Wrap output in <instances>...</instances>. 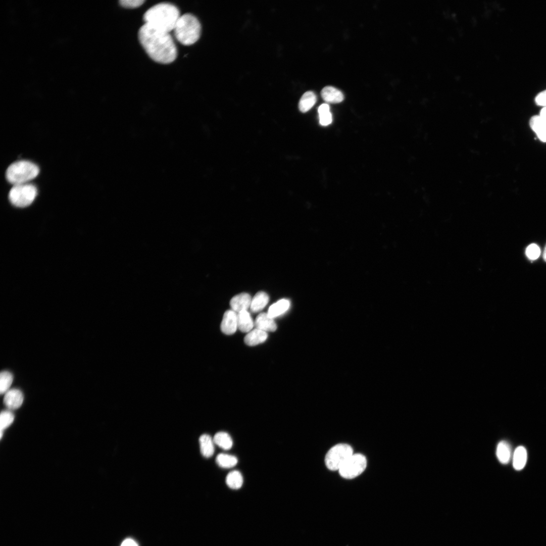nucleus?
<instances>
[{"label": "nucleus", "mask_w": 546, "mask_h": 546, "mask_svg": "<svg viewBox=\"0 0 546 546\" xmlns=\"http://www.w3.org/2000/svg\"><path fill=\"white\" fill-rule=\"evenodd\" d=\"M138 38L147 54L155 62L169 64L176 60L177 47L169 33L145 24L139 29Z\"/></svg>", "instance_id": "obj_1"}, {"label": "nucleus", "mask_w": 546, "mask_h": 546, "mask_svg": "<svg viewBox=\"0 0 546 546\" xmlns=\"http://www.w3.org/2000/svg\"><path fill=\"white\" fill-rule=\"evenodd\" d=\"M178 8L168 3L158 4L149 9L144 14L145 24L157 30L170 33L174 30L180 17Z\"/></svg>", "instance_id": "obj_2"}, {"label": "nucleus", "mask_w": 546, "mask_h": 546, "mask_svg": "<svg viewBox=\"0 0 546 546\" xmlns=\"http://www.w3.org/2000/svg\"><path fill=\"white\" fill-rule=\"evenodd\" d=\"M174 31L176 38L180 43L189 46L199 40L202 27L195 16L186 14L180 17Z\"/></svg>", "instance_id": "obj_3"}, {"label": "nucleus", "mask_w": 546, "mask_h": 546, "mask_svg": "<svg viewBox=\"0 0 546 546\" xmlns=\"http://www.w3.org/2000/svg\"><path fill=\"white\" fill-rule=\"evenodd\" d=\"M39 173L40 169L35 164L28 161H20L8 168L6 178L15 186L28 183L36 178Z\"/></svg>", "instance_id": "obj_4"}, {"label": "nucleus", "mask_w": 546, "mask_h": 546, "mask_svg": "<svg viewBox=\"0 0 546 546\" xmlns=\"http://www.w3.org/2000/svg\"><path fill=\"white\" fill-rule=\"evenodd\" d=\"M37 194L38 189L33 184L26 183L17 185L11 189L9 199L15 207L25 208L34 202Z\"/></svg>", "instance_id": "obj_5"}, {"label": "nucleus", "mask_w": 546, "mask_h": 546, "mask_svg": "<svg viewBox=\"0 0 546 546\" xmlns=\"http://www.w3.org/2000/svg\"><path fill=\"white\" fill-rule=\"evenodd\" d=\"M353 455V449L348 444H337L327 453L325 462L330 470H339L346 461Z\"/></svg>", "instance_id": "obj_6"}, {"label": "nucleus", "mask_w": 546, "mask_h": 546, "mask_svg": "<svg viewBox=\"0 0 546 546\" xmlns=\"http://www.w3.org/2000/svg\"><path fill=\"white\" fill-rule=\"evenodd\" d=\"M367 467V459L362 454H353L339 470L341 476L353 479L361 474Z\"/></svg>", "instance_id": "obj_7"}, {"label": "nucleus", "mask_w": 546, "mask_h": 546, "mask_svg": "<svg viewBox=\"0 0 546 546\" xmlns=\"http://www.w3.org/2000/svg\"><path fill=\"white\" fill-rule=\"evenodd\" d=\"M5 395L4 403L11 410L20 408L23 404L24 396L23 392L19 389H10Z\"/></svg>", "instance_id": "obj_8"}, {"label": "nucleus", "mask_w": 546, "mask_h": 546, "mask_svg": "<svg viewBox=\"0 0 546 546\" xmlns=\"http://www.w3.org/2000/svg\"><path fill=\"white\" fill-rule=\"evenodd\" d=\"M237 328V314L232 310L227 311L221 323V331L226 335H232Z\"/></svg>", "instance_id": "obj_9"}, {"label": "nucleus", "mask_w": 546, "mask_h": 546, "mask_svg": "<svg viewBox=\"0 0 546 546\" xmlns=\"http://www.w3.org/2000/svg\"><path fill=\"white\" fill-rule=\"evenodd\" d=\"M252 299L247 293H242L234 296L230 301L231 308L234 312L239 313L247 311L251 307Z\"/></svg>", "instance_id": "obj_10"}, {"label": "nucleus", "mask_w": 546, "mask_h": 546, "mask_svg": "<svg viewBox=\"0 0 546 546\" xmlns=\"http://www.w3.org/2000/svg\"><path fill=\"white\" fill-rule=\"evenodd\" d=\"M529 126L538 140L546 143V122L539 115L534 116L529 121Z\"/></svg>", "instance_id": "obj_11"}, {"label": "nucleus", "mask_w": 546, "mask_h": 546, "mask_svg": "<svg viewBox=\"0 0 546 546\" xmlns=\"http://www.w3.org/2000/svg\"><path fill=\"white\" fill-rule=\"evenodd\" d=\"M255 326L257 329L266 332H274L277 329L274 319L265 313H261L258 316L255 322Z\"/></svg>", "instance_id": "obj_12"}, {"label": "nucleus", "mask_w": 546, "mask_h": 546, "mask_svg": "<svg viewBox=\"0 0 546 546\" xmlns=\"http://www.w3.org/2000/svg\"><path fill=\"white\" fill-rule=\"evenodd\" d=\"M321 96L326 102L331 104H338L344 100L342 92L331 86L324 88L321 91Z\"/></svg>", "instance_id": "obj_13"}, {"label": "nucleus", "mask_w": 546, "mask_h": 546, "mask_svg": "<svg viewBox=\"0 0 546 546\" xmlns=\"http://www.w3.org/2000/svg\"><path fill=\"white\" fill-rule=\"evenodd\" d=\"M268 338L266 332L258 329L250 331L244 338V342L249 346H256L264 342Z\"/></svg>", "instance_id": "obj_14"}, {"label": "nucleus", "mask_w": 546, "mask_h": 546, "mask_svg": "<svg viewBox=\"0 0 546 546\" xmlns=\"http://www.w3.org/2000/svg\"><path fill=\"white\" fill-rule=\"evenodd\" d=\"M255 323L247 311H243L237 314V327L242 332L251 331Z\"/></svg>", "instance_id": "obj_15"}, {"label": "nucleus", "mask_w": 546, "mask_h": 546, "mask_svg": "<svg viewBox=\"0 0 546 546\" xmlns=\"http://www.w3.org/2000/svg\"><path fill=\"white\" fill-rule=\"evenodd\" d=\"M527 459V453L523 446H518L515 450L513 456V466L516 470H521L525 467Z\"/></svg>", "instance_id": "obj_16"}, {"label": "nucleus", "mask_w": 546, "mask_h": 546, "mask_svg": "<svg viewBox=\"0 0 546 546\" xmlns=\"http://www.w3.org/2000/svg\"><path fill=\"white\" fill-rule=\"evenodd\" d=\"M511 453V446L508 442L503 440L498 443L496 455L500 463L503 464H508L510 461Z\"/></svg>", "instance_id": "obj_17"}, {"label": "nucleus", "mask_w": 546, "mask_h": 546, "mask_svg": "<svg viewBox=\"0 0 546 546\" xmlns=\"http://www.w3.org/2000/svg\"><path fill=\"white\" fill-rule=\"evenodd\" d=\"M269 301L268 295L264 291L258 292L252 299L251 310L256 313L261 311L267 305Z\"/></svg>", "instance_id": "obj_18"}, {"label": "nucleus", "mask_w": 546, "mask_h": 546, "mask_svg": "<svg viewBox=\"0 0 546 546\" xmlns=\"http://www.w3.org/2000/svg\"><path fill=\"white\" fill-rule=\"evenodd\" d=\"M200 443L202 455L206 458L211 457L215 452L214 439L209 435L205 434L200 437Z\"/></svg>", "instance_id": "obj_19"}, {"label": "nucleus", "mask_w": 546, "mask_h": 546, "mask_svg": "<svg viewBox=\"0 0 546 546\" xmlns=\"http://www.w3.org/2000/svg\"><path fill=\"white\" fill-rule=\"evenodd\" d=\"M290 302L285 299H282L272 305L269 308L268 314L272 318L274 319L285 313L289 308Z\"/></svg>", "instance_id": "obj_20"}, {"label": "nucleus", "mask_w": 546, "mask_h": 546, "mask_svg": "<svg viewBox=\"0 0 546 546\" xmlns=\"http://www.w3.org/2000/svg\"><path fill=\"white\" fill-rule=\"evenodd\" d=\"M317 102V97L315 93L312 91L306 92L302 97L300 104L299 109L301 112L305 113L309 111L315 105Z\"/></svg>", "instance_id": "obj_21"}, {"label": "nucleus", "mask_w": 546, "mask_h": 546, "mask_svg": "<svg viewBox=\"0 0 546 546\" xmlns=\"http://www.w3.org/2000/svg\"><path fill=\"white\" fill-rule=\"evenodd\" d=\"M213 439L215 444L224 450H228L232 447L233 440L228 433L225 432H218L215 435Z\"/></svg>", "instance_id": "obj_22"}, {"label": "nucleus", "mask_w": 546, "mask_h": 546, "mask_svg": "<svg viewBox=\"0 0 546 546\" xmlns=\"http://www.w3.org/2000/svg\"><path fill=\"white\" fill-rule=\"evenodd\" d=\"M243 482V477L238 471H233L230 472L226 478V483L228 486L233 489L240 488Z\"/></svg>", "instance_id": "obj_23"}, {"label": "nucleus", "mask_w": 546, "mask_h": 546, "mask_svg": "<svg viewBox=\"0 0 546 546\" xmlns=\"http://www.w3.org/2000/svg\"><path fill=\"white\" fill-rule=\"evenodd\" d=\"M218 465L222 468H230L234 467L238 463L237 458L232 455L220 454L216 458Z\"/></svg>", "instance_id": "obj_24"}, {"label": "nucleus", "mask_w": 546, "mask_h": 546, "mask_svg": "<svg viewBox=\"0 0 546 546\" xmlns=\"http://www.w3.org/2000/svg\"><path fill=\"white\" fill-rule=\"evenodd\" d=\"M14 376L12 373L9 371H3L0 375V392L2 394H5L9 390L13 384Z\"/></svg>", "instance_id": "obj_25"}, {"label": "nucleus", "mask_w": 546, "mask_h": 546, "mask_svg": "<svg viewBox=\"0 0 546 546\" xmlns=\"http://www.w3.org/2000/svg\"><path fill=\"white\" fill-rule=\"evenodd\" d=\"M320 124L323 126L330 125L332 121V115L330 112L329 106L327 104L322 105L318 109Z\"/></svg>", "instance_id": "obj_26"}, {"label": "nucleus", "mask_w": 546, "mask_h": 546, "mask_svg": "<svg viewBox=\"0 0 546 546\" xmlns=\"http://www.w3.org/2000/svg\"><path fill=\"white\" fill-rule=\"evenodd\" d=\"M14 420L15 416L11 411H4L2 412L1 416H0V428H1V432H4L5 430L12 424Z\"/></svg>", "instance_id": "obj_27"}, {"label": "nucleus", "mask_w": 546, "mask_h": 546, "mask_svg": "<svg viewBox=\"0 0 546 546\" xmlns=\"http://www.w3.org/2000/svg\"><path fill=\"white\" fill-rule=\"evenodd\" d=\"M527 257L532 261L538 259L540 254L539 247L535 244H531L526 249L525 252Z\"/></svg>", "instance_id": "obj_28"}, {"label": "nucleus", "mask_w": 546, "mask_h": 546, "mask_svg": "<svg viewBox=\"0 0 546 546\" xmlns=\"http://www.w3.org/2000/svg\"><path fill=\"white\" fill-rule=\"evenodd\" d=\"M145 2L144 0H121L119 3L124 8L135 9L141 7Z\"/></svg>", "instance_id": "obj_29"}, {"label": "nucleus", "mask_w": 546, "mask_h": 546, "mask_svg": "<svg viewBox=\"0 0 546 546\" xmlns=\"http://www.w3.org/2000/svg\"><path fill=\"white\" fill-rule=\"evenodd\" d=\"M535 103L542 108L546 107V90L538 93L535 98Z\"/></svg>", "instance_id": "obj_30"}, {"label": "nucleus", "mask_w": 546, "mask_h": 546, "mask_svg": "<svg viewBox=\"0 0 546 546\" xmlns=\"http://www.w3.org/2000/svg\"><path fill=\"white\" fill-rule=\"evenodd\" d=\"M121 546H138V545L133 539L128 538L123 542Z\"/></svg>", "instance_id": "obj_31"}, {"label": "nucleus", "mask_w": 546, "mask_h": 546, "mask_svg": "<svg viewBox=\"0 0 546 546\" xmlns=\"http://www.w3.org/2000/svg\"><path fill=\"white\" fill-rule=\"evenodd\" d=\"M538 115L546 122V107L542 108Z\"/></svg>", "instance_id": "obj_32"}, {"label": "nucleus", "mask_w": 546, "mask_h": 546, "mask_svg": "<svg viewBox=\"0 0 546 546\" xmlns=\"http://www.w3.org/2000/svg\"><path fill=\"white\" fill-rule=\"evenodd\" d=\"M543 259L544 261L545 262H546V245L545 246V248H544V251H543Z\"/></svg>", "instance_id": "obj_33"}]
</instances>
